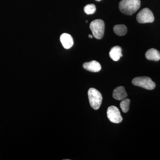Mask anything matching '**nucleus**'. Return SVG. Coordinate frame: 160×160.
<instances>
[{"instance_id": "1", "label": "nucleus", "mask_w": 160, "mask_h": 160, "mask_svg": "<svg viewBox=\"0 0 160 160\" xmlns=\"http://www.w3.org/2000/svg\"><path fill=\"white\" fill-rule=\"evenodd\" d=\"M140 0H122L119 4L120 11L124 14L131 16L139 9Z\"/></svg>"}, {"instance_id": "2", "label": "nucleus", "mask_w": 160, "mask_h": 160, "mask_svg": "<svg viewBox=\"0 0 160 160\" xmlns=\"http://www.w3.org/2000/svg\"><path fill=\"white\" fill-rule=\"evenodd\" d=\"M88 95L92 108L95 110L99 109L102 101V97L101 92L97 89L91 88L88 90Z\"/></svg>"}, {"instance_id": "3", "label": "nucleus", "mask_w": 160, "mask_h": 160, "mask_svg": "<svg viewBox=\"0 0 160 160\" xmlns=\"http://www.w3.org/2000/svg\"><path fill=\"white\" fill-rule=\"evenodd\" d=\"M89 27L95 38L97 39L102 38L105 28V22L103 20H94L90 23Z\"/></svg>"}, {"instance_id": "4", "label": "nucleus", "mask_w": 160, "mask_h": 160, "mask_svg": "<svg viewBox=\"0 0 160 160\" xmlns=\"http://www.w3.org/2000/svg\"><path fill=\"white\" fill-rule=\"evenodd\" d=\"M132 83L135 86H139L148 90H152L156 87V84L150 78L147 77H139L134 78Z\"/></svg>"}, {"instance_id": "5", "label": "nucleus", "mask_w": 160, "mask_h": 160, "mask_svg": "<svg viewBox=\"0 0 160 160\" xmlns=\"http://www.w3.org/2000/svg\"><path fill=\"white\" fill-rule=\"evenodd\" d=\"M137 21L141 24L152 23L154 22L153 13L149 8H144L141 10L137 15Z\"/></svg>"}, {"instance_id": "6", "label": "nucleus", "mask_w": 160, "mask_h": 160, "mask_svg": "<svg viewBox=\"0 0 160 160\" xmlns=\"http://www.w3.org/2000/svg\"><path fill=\"white\" fill-rule=\"evenodd\" d=\"M107 117L109 121L114 123H121L122 121V118L119 109L116 106H110L107 111Z\"/></svg>"}, {"instance_id": "7", "label": "nucleus", "mask_w": 160, "mask_h": 160, "mask_svg": "<svg viewBox=\"0 0 160 160\" xmlns=\"http://www.w3.org/2000/svg\"><path fill=\"white\" fill-rule=\"evenodd\" d=\"M60 41L63 47L66 49H70L73 45V38L68 33H64L61 35Z\"/></svg>"}, {"instance_id": "8", "label": "nucleus", "mask_w": 160, "mask_h": 160, "mask_svg": "<svg viewBox=\"0 0 160 160\" xmlns=\"http://www.w3.org/2000/svg\"><path fill=\"white\" fill-rule=\"evenodd\" d=\"M112 97L115 99L123 100L127 97V93L123 86H119L113 90Z\"/></svg>"}, {"instance_id": "9", "label": "nucleus", "mask_w": 160, "mask_h": 160, "mask_svg": "<svg viewBox=\"0 0 160 160\" xmlns=\"http://www.w3.org/2000/svg\"><path fill=\"white\" fill-rule=\"evenodd\" d=\"M83 67L86 70L92 72H98L101 70L102 68L100 63L96 61L84 63Z\"/></svg>"}, {"instance_id": "10", "label": "nucleus", "mask_w": 160, "mask_h": 160, "mask_svg": "<svg viewBox=\"0 0 160 160\" xmlns=\"http://www.w3.org/2000/svg\"><path fill=\"white\" fill-rule=\"evenodd\" d=\"M122 48L119 46H116L112 47L109 52V57L115 62L119 60L120 58L123 56L122 54Z\"/></svg>"}, {"instance_id": "11", "label": "nucleus", "mask_w": 160, "mask_h": 160, "mask_svg": "<svg viewBox=\"0 0 160 160\" xmlns=\"http://www.w3.org/2000/svg\"><path fill=\"white\" fill-rule=\"evenodd\" d=\"M146 57L148 60L158 61L160 60V52L157 49L152 48L146 52Z\"/></svg>"}, {"instance_id": "12", "label": "nucleus", "mask_w": 160, "mask_h": 160, "mask_svg": "<svg viewBox=\"0 0 160 160\" xmlns=\"http://www.w3.org/2000/svg\"><path fill=\"white\" fill-rule=\"evenodd\" d=\"M113 31L119 36L125 35L127 32V28L124 25H115L113 27Z\"/></svg>"}, {"instance_id": "13", "label": "nucleus", "mask_w": 160, "mask_h": 160, "mask_svg": "<svg viewBox=\"0 0 160 160\" xmlns=\"http://www.w3.org/2000/svg\"><path fill=\"white\" fill-rule=\"evenodd\" d=\"M130 102V100L128 98H126L122 100L120 103V107L122 109V111L123 112L126 113L129 111Z\"/></svg>"}, {"instance_id": "14", "label": "nucleus", "mask_w": 160, "mask_h": 160, "mask_svg": "<svg viewBox=\"0 0 160 160\" xmlns=\"http://www.w3.org/2000/svg\"><path fill=\"white\" fill-rule=\"evenodd\" d=\"M84 10L86 14H92L95 12L96 8L94 4H88L84 7Z\"/></svg>"}, {"instance_id": "15", "label": "nucleus", "mask_w": 160, "mask_h": 160, "mask_svg": "<svg viewBox=\"0 0 160 160\" xmlns=\"http://www.w3.org/2000/svg\"><path fill=\"white\" fill-rule=\"evenodd\" d=\"M89 38H92V37H92V35H89Z\"/></svg>"}, {"instance_id": "16", "label": "nucleus", "mask_w": 160, "mask_h": 160, "mask_svg": "<svg viewBox=\"0 0 160 160\" xmlns=\"http://www.w3.org/2000/svg\"><path fill=\"white\" fill-rule=\"evenodd\" d=\"M96 1H98V2H100V1H102V0H96Z\"/></svg>"}, {"instance_id": "17", "label": "nucleus", "mask_w": 160, "mask_h": 160, "mask_svg": "<svg viewBox=\"0 0 160 160\" xmlns=\"http://www.w3.org/2000/svg\"><path fill=\"white\" fill-rule=\"evenodd\" d=\"M86 23L88 22V21H86Z\"/></svg>"}]
</instances>
